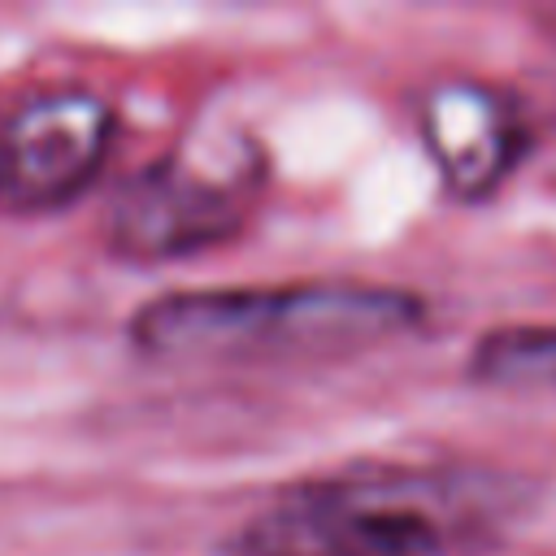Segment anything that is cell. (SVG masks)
I'll return each mask as SVG.
<instances>
[{
  "mask_svg": "<svg viewBox=\"0 0 556 556\" xmlns=\"http://www.w3.org/2000/svg\"><path fill=\"white\" fill-rule=\"evenodd\" d=\"M513 486L456 465H361L269 500L230 556H473L504 539Z\"/></svg>",
  "mask_w": 556,
  "mask_h": 556,
  "instance_id": "obj_1",
  "label": "cell"
},
{
  "mask_svg": "<svg viewBox=\"0 0 556 556\" xmlns=\"http://www.w3.org/2000/svg\"><path fill=\"white\" fill-rule=\"evenodd\" d=\"M426 304L378 282H282L169 291L135 313V343L178 361H304L348 356L413 330Z\"/></svg>",
  "mask_w": 556,
  "mask_h": 556,
  "instance_id": "obj_2",
  "label": "cell"
},
{
  "mask_svg": "<svg viewBox=\"0 0 556 556\" xmlns=\"http://www.w3.org/2000/svg\"><path fill=\"white\" fill-rule=\"evenodd\" d=\"M261 161L248 139L182 143L143 165L109 208V243L130 261H178L235 239L252 213Z\"/></svg>",
  "mask_w": 556,
  "mask_h": 556,
  "instance_id": "obj_3",
  "label": "cell"
},
{
  "mask_svg": "<svg viewBox=\"0 0 556 556\" xmlns=\"http://www.w3.org/2000/svg\"><path fill=\"white\" fill-rule=\"evenodd\" d=\"M117 113L87 87L26 96L0 122V208L43 213L70 204L104 165Z\"/></svg>",
  "mask_w": 556,
  "mask_h": 556,
  "instance_id": "obj_4",
  "label": "cell"
},
{
  "mask_svg": "<svg viewBox=\"0 0 556 556\" xmlns=\"http://www.w3.org/2000/svg\"><path fill=\"white\" fill-rule=\"evenodd\" d=\"M421 135L443 182L465 200L491 195L526 152L517 100L478 78L439 83L421 104Z\"/></svg>",
  "mask_w": 556,
  "mask_h": 556,
  "instance_id": "obj_5",
  "label": "cell"
},
{
  "mask_svg": "<svg viewBox=\"0 0 556 556\" xmlns=\"http://www.w3.org/2000/svg\"><path fill=\"white\" fill-rule=\"evenodd\" d=\"M469 374L491 387L556 391V326H500L469 361Z\"/></svg>",
  "mask_w": 556,
  "mask_h": 556,
  "instance_id": "obj_6",
  "label": "cell"
},
{
  "mask_svg": "<svg viewBox=\"0 0 556 556\" xmlns=\"http://www.w3.org/2000/svg\"><path fill=\"white\" fill-rule=\"evenodd\" d=\"M543 22H547V26H552V35H556V9H552V13H543Z\"/></svg>",
  "mask_w": 556,
  "mask_h": 556,
  "instance_id": "obj_7",
  "label": "cell"
}]
</instances>
